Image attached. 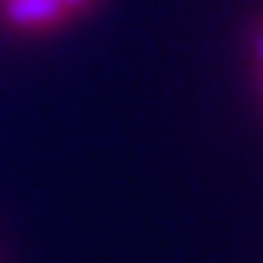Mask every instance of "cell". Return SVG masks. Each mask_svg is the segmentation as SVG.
<instances>
[{
    "mask_svg": "<svg viewBox=\"0 0 263 263\" xmlns=\"http://www.w3.org/2000/svg\"><path fill=\"white\" fill-rule=\"evenodd\" d=\"M66 11L59 0H8L4 4V18L11 26H22V29H37V26H59L66 22Z\"/></svg>",
    "mask_w": 263,
    "mask_h": 263,
    "instance_id": "6da1fadb",
    "label": "cell"
},
{
    "mask_svg": "<svg viewBox=\"0 0 263 263\" xmlns=\"http://www.w3.org/2000/svg\"><path fill=\"white\" fill-rule=\"evenodd\" d=\"M252 51H256V62H259V70H263V26L256 29V41H252Z\"/></svg>",
    "mask_w": 263,
    "mask_h": 263,
    "instance_id": "7a4b0ae2",
    "label": "cell"
},
{
    "mask_svg": "<svg viewBox=\"0 0 263 263\" xmlns=\"http://www.w3.org/2000/svg\"><path fill=\"white\" fill-rule=\"evenodd\" d=\"M59 4H62L66 11H77V8H84V4H91V0H59Z\"/></svg>",
    "mask_w": 263,
    "mask_h": 263,
    "instance_id": "3957f363",
    "label": "cell"
}]
</instances>
